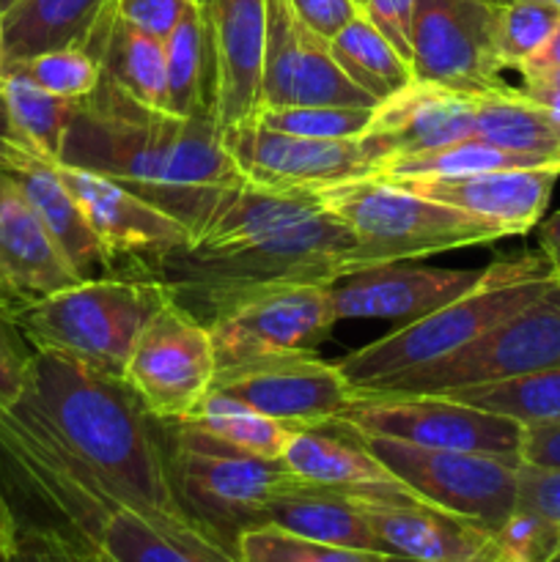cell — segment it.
<instances>
[{
	"label": "cell",
	"mask_w": 560,
	"mask_h": 562,
	"mask_svg": "<svg viewBox=\"0 0 560 562\" xmlns=\"http://www.w3.org/2000/svg\"><path fill=\"white\" fill-rule=\"evenodd\" d=\"M475 135V97L412 80L373 108L360 146L373 170L388 159L415 157Z\"/></svg>",
	"instance_id": "21"
},
{
	"label": "cell",
	"mask_w": 560,
	"mask_h": 562,
	"mask_svg": "<svg viewBox=\"0 0 560 562\" xmlns=\"http://www.w3.org/2000/svg\"><path fill=\"white\" fill-rule=\"evenodd\" d=\"M384 554L357 552V549L329 547L291 536L278 527L247 530L236 543V562H384Z\"/></svg>",
	"instance_id": "38"
},
{
	"label": "cell",
	"mask_w": 560,
	"mask_h": 562,
	"mask_svg": "<svg viewBox=\"0 0 560 562\" xmlns=\"http://www.w3.org/2000/svg\"><path fill=\"white\" fill-rule=\"evenodd\" d=\"M55 168L102 245L113 274H148L159 258L192 245V234L179 220L119 181L75 165L58 162Z\"/></svg>",
	"instance_id": "16"
},
{
	"label": "cell",
	"mask_w": 560,
	"mask_h": 562,
	"mask_svg": "<svg viewBox=\"0 0 560 562\" xmlns=\"http://www.w3.org/2000/svg\"><path fill=\"white\" fill-rule=\"evenodd\" d=\"M289 5L296 20L324 42H329L357 14H362L357 0H289Z\"/></svg>",
	"instance_id": "43"
},
{
	"label": "cell",
	"mask_w": 560,
	"mask_h": 562,
	"mask_svg": "<svg viewBox=\"0 0 560 562\" xmlns=\"http://www.w3.org/2000/svg\"><path fill=\"white\" fill-rule=\"evenodd\" d=\"M179 423L195 428L203 437L214 439V442L225 445V448L239 450V453L247 456H258V459H280L291 434V428L283 426V423L272 420V417L261 415L253 406L228 398V395L217 393V390H212Z\"/></svg>",
	"instance_id": "32"
},
{
	"label": "cell",
	"mask_w": 560,
	"mask_h": 562,
	"mask_svg": "<svg viewBox=\"0 0 560 562\" xmlns=\"http://www.w3.org/2000/svg\"><path fill=\"white\" fill-rule=\"evenodd\" d=\"M538 247L547 256V261L552 263L555 272L560 274V212H555L552 217L541 223V228H538Z\"/></svg>",
	"instance_id": "49"
},
{
	"label": "cell",
	"mask_w": 560,
	"mask_h": 562,
	"mask_svg": "<svg viewBox=\"0 0 560 562\" xmlns=\"http://www.w3.org/2000/svg\"><path fill=\"white\" fill-rule=\"evenodd\" d=\"M119 0H14L3 9L0 66L49 49H86L99 60Z\"/></svg>",
	"instance_id": "26"
},
{
	"label": "cell",
	"mask_w": 560,
	"mask_h": 562,
	"mask_svg": "<svg viewBox=\"0 0 560 562\" xmlns=\"http://www.w3.org/2000/svg\"><path fill=\"white\" fill-rule=\"evenodd\" d=\"M0 71L25 77L42 91L64 99H86L102 80V66L86 49H49L14 64H3Z\"/></svg>",
	"instance_id": "36"
},
{
	"label": "cell",
	"mask_w": 560,
	"mask_h": 562,
	"mask_svg": "<svg viewBox=\"0 0 560 562\" xmlns=\"http://www.w3.org/2000/svg\"><path fill=\"white\" fill-rule=\"evenodd\" d=\"M220 368L313 351L335 327L327 283H272L212 300L201 313Z\"/></svg>",
	"instance_id": "10"
},
{
	"label": "cell",
	"mask_w": 560,
	"mask_h": 562,
	"mask_svg": "<svg viewBox=\"0 0 560 562\" xmlns=\"http://www.w3.org/2000/svg\"><path fill=\"white\" fill-rule=\"evenodd\" d=\"M170 300L163 280L108 274L14 307L11 316L33 351H64L121 376L143 327Z\"/></svg>",
	"instance_id": "7"
},
{
	"label": "cell",
	"mask_w": 560,
	"mask_h": 562,
	"mask_svg": "<svg viewBox=\"0 0 560 562\" xmlns=\"http://www.w3.org/2000/svg\"><path fill=\"white\" fill-rule=\"evenodd\" d=\"M11 538H14V521H11V514L9 508H5V503L0 499V552L9 549Z\"/></svg>",
	"instance_id": "50"
},
{
	"label": "cell",
	"mask_w": 560,
	"mask_h": 562,
	"mask_svg": "<svg viewBox=\"0 0 560 562\" xmlns=\"http://www.w3.org/2000/svg\"><path fill=\"white\" fill-rule=\"evenodd\" d=\"M294 104L377 108L379 102L346 77L333 58L329 42L318 38L296 20L289 0H267L261 108Z\"/></svg>",
	"instance_id": "17"
},
{
	"label": "cell",
	"mask_w": 560,
	"mask_h": 562,
	"mask_svg": "<svg viewBox=\"0 0 560 562\" xmlns=\"http://www.w3.org/2000/svg\"><path fill=\"white\" fill-rule=\"evenodd\" d=\"M329 49L346 77L377 102H384L412 82L410 60L382 36L366 11L329 38Z\"/></svg>",
	"instance_id": "31"
},
{
	"label": "cell",
	"mask_w": 560,
	"mask_h": 562,
	"mask_svg": "<svg viewBox=\"0 0 560 562\" xmlns=\"http://www.w3.org/2000/svg\"><path fill=\"white\" fill-rule=\"evenodd\" d=\"M0 97L14 130L44 157L60 162V146L77 99L55 97L11 71H0Z\"/></svg>",
	"instance_id": "33"
},
{
	"label": "cell",
	"mask_w": 560,
	"mask_h": 562,
	"mask_svg": "<svg viewBox=\"0 0 560 562\" xmlns=\"http://www.w3.org/2000/svg\"><path fill=\"white\" fill-rule=\"evenodd\" d=\"M492 3L503 5V3H511V0H492ZM538 3H552V5H558V9H560V0H538Z\"/></svg>",
	"instance_id": "51"
},
{
	"label": "cell",
	"mask_w": 560,
	"mask_h": 562,
	"mask_svg": "<svg viewBox=\"0 0 560 562\" xmlns=\"http://www.w3.org/2000/svg\"><path fill=\"white\" fill-rule=\"evenodd\" d=\"M121 376L157 420H181L212 393L217 376L209 327L176 300L165 302L143 327Z\"/></svg>",
	"instance_id": "13"
},
{
	"label": "cell",
	"mask_w": 560,
	"mask_h": 562,
	"mask_svg": "<svg viewBox=\"0 0 560 562\" xmlns=\"http://www.w3.org/2000/svg\"><path fill=\"white\" fill-rule=\"evenodd\" d=\"M214 55V121L253 124L261 108L267 0H198Z\"/></svg>",
	"instance_id": "20"
},
{
	"label": "cell",
	"mask_w": 560,
	"mask_h": 562,
	"mask_svg": "<svg viewBox=\"0 0 560 562\" xmlns=\"http://www.w3.org/2000/svg\"><path fill=\"white\" fill-rule=\"evenodd\" d=\"M80 280L31 201L9 176L0 173V296L14 311Z\"/></svg>",
	"instance_id": "24"
},
{
	"label": "cell",
	"mask_w": 560,
	"mask_h": 562,
	"mask_svg": "<svg viewBox=\"0 0 560 562\" xmlns=\"http://www.w3.org/2000/svg\"><path fill=\"white\" fill-rule=\"evenodd\" d=\"M475 137L511 151L560 159V115L508 86L475 93Z\"/></svg>",
	"instance_id": "29"
},
{
	"label": "cell",
	"mask_w": 560,
	"mask_h": 562,
	"mask_svg": "<svg viewBox=\"0 0 560 562\" xmlns=\"http://www.w3.org/2000/svg\"><path fill=\"white\" fill-rule=\"evenodd\" d=\"M31 357V344L22 338L9 302L0 296V406H14L22 395Z\"/></svg>",
	"instance_id": "41"
},
{
	"label": "cell",
	"mask_w": 560,
	"mask_h": 562,
	"mask_svg": "<svg viewBox=\"0 0 560 562\" xmlns=\"http://www.w3.org/2000/svg\"><path fill=\"white\" fill-rule=\"evenodd\" d=\"M456 401L511 417L522 426L560 420V368L525 373V376L505 379V382L481 384L445 393Z\"/></svg>",
	"instance_id": "34"
},
{
	"label": "cell",
	"mask_w": 560,
	"mask_h": 562,
	"mask_svg": "<svg viewBox=\"0 0 560 562\" xmlns=\"http://www.w3.org/2000/svg\"><path fill=\"white\" fill-rule=\"evenodd\" d=\"M516 508L530 510L560 527V470L522 464Z\"/></svg>",
	"instance_id": "42"
},
{
	"label": "cell",
	"mask_w": 560,
	"mask_h": 562,
	"mask_svg": "<svg viewBox=\"0 0 560 562\" xmlns=\"http://www.w3.org/2000/svg\"><path fill=\"white\" fill-rule=\"evenodd\" d=\"M14 521V519H11ZM0 562H110L97 549L77 543L47 527L14 521V538L0 552Z\"/></svg>",
	"instance_id": "40"
},
{
	"label": "cell",
	"mask_w": 560,
	"mask_h": 562,
	"mask_svg": "<svg viewBox=\"0 0 560 562\" xmlns=\"http://www.w3.org/2000/svg\"><path fill=\"white\" fill-rule=\"evenodd\" d=\"M560 274L555 272L547 256L508 258L494 261L483 269L481 283L459 300L406 322L395 333L360 346L335 366L340 368L355 393L373 387L377 382L393 379L399 373L434 366L445 357L456 355L472 340L481 338L494 324L519 313L538 296L547 294Z\"/></svg>",
	"instance_id": "5"
},
{
	"label": "cell",
	"mask_w": 560,
	"mask_h": 562,
	"mask_svg": "<svg viewBox=\"0 0 560 562\" xmlns=\"http://www.w3.org/2000/svg\"><path fill=\"white\" fill-rule=\"evenodd\" d=\"M267 527L307 538V541L329 543V547L357 549L368 554H384L382 541L368 525L360 503L329 488L311 486L300 481L289 492L280 494L267 510ZM388 558V554H384Z\"/></svg>",
	"instance_id": "27"
},
{
	"label": "cell",
	"mask_w": 560,
	"mask_h": 562,
	"mask_svg": "<svg viewBox=\"0 0 560 562\" xmlns=\"http://www.w3.org/2000/svg\"><path fill=\"white\" fill-rule=\"evenodd\" d=\"M552 69H560V25L555 27V33L547 38V44L519 66L522 77L541 75V71H552Z\"/></svg>",
	"instance_id": "48"
},
{
	"label": "cell",
	"mask_w": 560,
	"mask_h": 562,
	"mask_svg": "<svg viewBox=\"0 0 560 562\" xmlns=\"http://www.w3.org/2000/svg\"><path fill=\"white\" fill-rule=\"evenodd\" d=\"M519 456L522 464L560 470V420L525 426Z\"/></svg>",
	"instance_id": "46"
},
{
	"label": "cell",
	"mask_w": 560,
	"mask_h": 562,
	"mask_svg": "<svg viewBox=\"0 0 560 562\" xmlns=\"http://www.w3.org/2000/svg\"><path fill=\"white\" fill-rule=\"evenodd\" d=\"M357 239L327 209L302 223L256 234L231 245H190L152 267L190 313L220 296L272 283H329L355 272Z\"/></svg>",
	"instance_id": "4"
},
{
	"label": "cell",
	"mask_w": 560,
	"mask_h": 562,
	"mask_svg": "<svg viewBox=\"0 0 560 562\" xmlns=\"http://www.w3.org/2000/svg\"><path fill=\"white\" fill-rule=\"evenodd\" d=\"M14 3V0H0V9H5V5H11Z\"/></svg>",
	"instance_id": "53"
},
{
	"label": "cell",
	"mask_w": 560,
	"mask_h": 562,
	"mask_svg": "<svg viewBox=\"0 0 560 562\" xmlns=\"http://www.w3.org/2000/svg\"><path fill=\"white\" fill-rule=\"evenodd\" d=\"M366 16L382 31V36L404 55L412 58V14L415 0H366Z\"/></svg>",
	"instance_id": "45"
},
{
	"label": "cell",
	"mask_w": 560,
	"mask_h": 562,
	"mask_svg": "<svg viewBox=\"0 0 560 562\" xmlns=\"http://www.w3.org/2000/svg\"><path fill=\"white\" fill-rule=\"evenodd\" d=\"M357 3H360V9H366V0H357Z\"/></svg>",
	"instance_id": "55"
},
{
	"label": "cell",
	"mask_w": 560,
	"mask_h": 562,
	"mask_svg": "<svg viewBox=\"0 0 560 562\" xmlns=\"http://www.w3.org/2000/svg\"><path fill=\"white\" fill-rule=\"evenodd\" d=\"M165 423L168 472L181 510L198 530L236 560L247 530L267 527V510L300 477L283 459L239 453L179 420Z\"/></svg>",
	"instance_id": "6"
},
{
	"label": "cell",
	"mask_w": 560,
	"mask_h": 562,
	"mask_svg": "<svg viewBox=\"0 0 560 562\" xmlns=\"http://www.w3.org/2000/svg\"><path fill=\"white\" fill-rule=\"evenodd\" d=\"M384 562H421V560H404V558H388Z\"/></svg>",
	"instance_id": "52"
},
{
	"label": "cell",
	"mask_w": 560,
	"mask_h": 562,
	"mask_svg": "<svg viewBox=\"0 0 560 562\" xmlns=\"http://www.w3.org/2000/svg\"><path fill=\"white\" fill-rule=\"evenodd\" d=\"M344 426L371 437L399 439L417 448L464 450L522 459L525 426L511 417L478 409L450 395L355 393L338 417Z\"/></svg>",
	"instance_id": "12"
},
{
	"label": "cell",
	"mask_w": 560,
	"mask_h": 562,
	"mask_svg": "<svg viewBox=\"0 0 560 562\" xmlns=\"http://www.w3.org/2000/svg\"><path fill=\"white\" fill-rule=\"evenodd\" d=\"M558 179L560 165H544L470 176H406L388 181L486 220L505 236H522L541 223Z\"/></svg>",
	"instance_id": "23"
},
{
	"label": "cell",
	"mask_w": 560,
	"mask_h": 562,
	"mask_svg": "<svg viewBox=\"0 0 560 562\" xmlns=\"http://www.w3.org/2000/svg\"><path fill=\"white\" fill-rule=\"evenodd\" d=\"M560 368V278L552 289L456 355L377 382L362 393L445 395L453 390L505 382L525 373Z\"/></svg>",
	"instance_id": "9"
},
{
	"label": "cell",
	"mask_w": 560,
	"mask_h": 562,
	"mask_svg": "<svg viewBox=\"0 0 560 562\" xmlns=\"http://www.w3.org/2000/svg\"><path fill=\"white\" fill-rule=\"evenodd\" d=\"M14 409L42 423L121 499L163 525L201 532L170 483L165 423L124 376L64 351H33Z\"/></svg>",
	"instance_id": "2"
},
{
	"label": "cell",
	"mask_w": 560,
	"mask_h": 562,
	"mask_svg": "<svg viewBox=\"0 0 560 562\" xmlns=\"http://www.w3.org/2000/svg\"><path fill=\"white\" fill-rule=\"evenodd\" d=\"M217 393L253 406L289 428H316L338 420L355 398V387L335 362L313 351L261 357L242 366L220 368Z\"/></svg>",
	"instance_id": "15"
},
{
	"label": "cell",
	"mask_w": 560,
	"mask_h": 562,
	"mask_svg": "<svg viewBox=\"0 0 560 562\" xmlns=\"http://www.w3.org/2000/svg\"><path fill=\"white\" fill-rule=\"evenodd\" d=\"M225 148L247 181L275 190H327L373 176V162L360 140H313L242 124L223 132Z\"/></svg>",
	"instance_id": "18"
},
{
	"label": "cell",
	"mask_w": 560,
	"mask_h": 562,
	"mask_svg": "<svg viewBox=\"0 0 560 562\" xmlns=\"http://www.w3.org/2000/svg\"><path fill=\"white\" fill-rule=\"evenodd\" d=\"M0 499L14 521L60 532L110 562H236L201 532L163 525L121 499L14 406H0Z\"/></svg>",
	"instance_id": "3"
},
{
	"label": "cell",
	"mask_w": 560,
	"mask_h": 562,
	"mask_svg": "<svg viewBox=\"0 0 560 562\" xmlns=\"http://www.w3.org/2000/svg\"><path fill=\"white\" fill-rule=\"evenodd\" d=\"M280 459L300 481L346 494L357 503H423L362 445L355 428L340 420L291 428Z\"/></svg>",
	"instance_id": "22"
},
{
	"label": "cell",
	"mask_w": 560,
	"mask_h": 562,
	"mask_svg": "<svg viewBox=\"0 0 560 562\" xmlns=\"http://www.w3.org/2000/svg\"><path fill=\"white\" fill-rule=\"evenodd\" d=\"M483 269H439L395 261L357 269L329 280L335 322L344 318H399L415 322L475 289Z\"/></svg>",
	"instance_id": "19"
},
{
	"label": "cell",
	"mask_w": 560,
	"mask_h": 562,
	"mask_svg": "<svg viewBox=\"0 0 560 562\" xmlns=\"http://www.w3.org/2000/svg\"><path fill=\"white\" fill-rule=\"evenodd\" d=\"M192 3L195 0H119V16L165 42Z\"/></svg>",
	"instance_id": "44"
},
{
	"label": "cell",
	"mask_w": 560,
	"mask_h": 562,
	"mask_svg": "<svg viewBox=\"0 0 560 562\" xmlns=\"http://www.w3.org/2000/svg\"><path fill=\"white\" fill-rule=\"evenodd\" d=\"M0 31H3V9H0Z\"/></svg>",
	"instance_id": "54"
},
{
	"label": "cell",
	"mask_w": 560,
	"mask_h": 562,
	"mask_svg": "<svg viewBox=\"0 0 560 562\" xmlns=\"http://www.w3.org/2000/svg\"><path fill=\"white\" fill-rule=\"evenodd\" d=\"M165 80L170 113L214 119V55L198 0L165 38Z\"/></svg>",
	"instance_id": "28"
},
{
	"label": "cell",
	"mask_w": 560,
	"mask_h": 562,
	"mask_svg": "<svg viewBox=\"0 0 560 562\" xmlns=\"http://www.w3.org/2000/svg\"><path fill=\"white\" fill-rule=\"evenodd\" d=\"M324 209L357 239L355 272L377 263L415 261L434 252L508 239L497 225L423 198L395 181L366 176L318 190Z\"/></svg>",
	"instance_id": "8"
},
{
	"label": "cell",
	"mask_w": 560,
	"mask_h": 562,
	"mask_svg": "<svg viewBox=\"0 0 560 562\" xmlns=\"http://www.w3.org/2000/svg\"><path fill=\"white\" fill-rule=\"evenodd\" d=\"M388 558L421 562H505L497 536L426 503H360Z\"/></svg>",
	"instance_id": "25"
},
{
	"label": "cell",
	"mask_w": 560,
	"mask_h": 562,
	"mask_svg": "<svg viewBox=\"0 0 560 562\" xmlns=\"http://www.w3.org/2000/svg\"><path fill=\"white\" fill-rule=\"evenodd\" d=\"M368 450L426 505L497 530L516 510L522 459L464 450L417 448L388 437L360 434Z\"/></svg>",
	"instance_id": "11"
},
{
	"label": "cell",
	"mask_w": 560,
	"mask_h": 562,
	"mask_svg": "<svg viewBox=\"0 0 560 562\" xmlns=\"http://www.w3.org/2000/svg\"><path fill=\"white\" fill-rule=\"evenodd\" d=\"M60 162L146 198L190 231L192 245L247 181L212 115L187 119L148 108L104 75L93 93L77 99Z\"/></svg>",
	"instance_id": "1"
},
{
	"label": "cell",
	"mask_w": 560,
	"mask_h": 562,
	"mask_svg": "<svg viewBox=\"0 0 560 562\" xmlns=\"http://www.w3.org/2000/svg\"><path fill=\"white\" fill-rule=\"evenodd\" d=\"M522 91L530 99H536L538 104H544L547 110H552L555 115H560V69L525 77V88Z\"/></svg>",
	"instance_id": "47"
},
{
	"label": "cell",
	"mask_w": 560,
	"mask_h": 562,
	"mask_svg": "<svg viewBox=\"0 0 560 562\" xmlns=\"http://www.w3.org/2000/svg\"><path fill=\"white\" fill-rule=\"evenodd\" d=\"M560 25V9L538 0H511L497 5V55L505 69H519L530 55L547 44Z\"/></svg>",
	"instance_id": "37"
},
{
	"label": "cell",
	"mask_w": 560,
	"mask_h": 562,
	"mask_svg": "<svg viewBox=\"0 0 560 562\" xmlns=\"http://www.w3.org/2000/svg\"><path fill=\"white\" fill-rule=\"evenodd\" d=\"M552 562H560V552L558 554H555V560Z\"/></svg>",
	"instance_id": "56"
},
{
	"label": "cell",
	"mask_w": 560,
	"mask_h": 562,
	"mask_svg": "<svg viewBox=\"0 0 560 562\" xmlns=\"http://www.w3.org/2000/svg\"><path fill=\"white\" fill-rule=\"evenodd\" d=\"M494 536L505 562H552L560 552V527L530 510L516 508Z\"/></svg>",
	"instance_id": "39"
},
{
	"label": "cell",
	"mask_w": 560,
	"mask_h": 562,
	"mask_svg": "<svg viewBox=\"0 0 560 562\" xmlns=\"http://www.w3.org/2000/svg\"><path fill=\"white\" fill-rule=\"evenodd\" d=\"M99 66H102V75L132 99L148 108L168 110L163 38L115 14L104 36L102 53H99Z\"/></svg>",
	"instance_id": "30"
},
{
	"label": "cell",
	"mask_w": 560,
	"mask_h": 562,
	"mask_svg": "<svg viewBox=\"0 0 560 562\" xmlns=\"http://www.w3.org/2000/svg\"><path fill=\"white\" fill-rule=\"evenodd\" d=\"M373 119V108L346 104H294V108H261L256 124L313 140H360Z\"/></svg>",
	"instance_id": "35"
},
{
	"label": "cell",
	"mask_w": 560,
	"mask_h": 562,
	"mask_svg": "<svg viewBox=\"0 0 560 562\" xmlns=\"http://www.w3.org/2000/svg\"><path fill=\"white\" fill-rule=\"evenodd\" d=\"M494 31L497 3L492 0H415L412 80L472 97L505 86Z\"/></svg>",
	"instance_id": "14"
}]
</instances>
